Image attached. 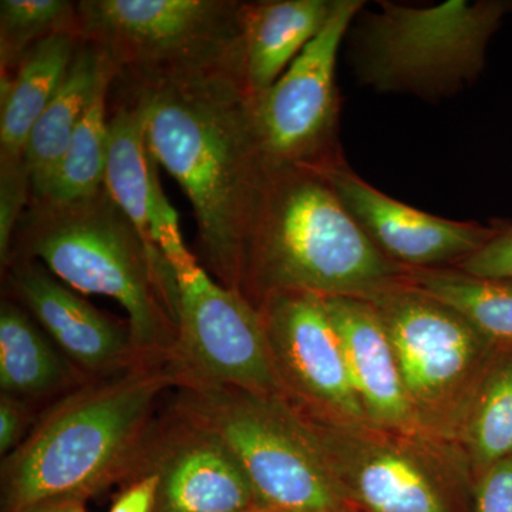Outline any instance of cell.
I'll list each match as a JSON object with an SVG mask.
<instances>
[{
  "instance_id": "6da1fadb",
  "label": "cell",
  "mask_w": 512,
  "mask_h": 512,
  "mask_svg": "<svg viewBox=\"0 0 512 512\" xmlns=\"http://www.w3.org/2000/svg\"><path fill=\"white\" fill-rule=\"evenodd\" d=\"M128 84L144 101L151 153L194 208L205 271L241 293L245 244L269 170L244 77Z\"/></svg>"
},
{
  "instance_id": "7a4b0ae2",
  "label": "cell",
  "mask_w": 512,
  "mask_h": 512,
  "mask_svg": "<svg viewBox=\"0 0 512 512\" xmlns=\"http://www.w3.org/2000/svg\"><path fill=\"white\" fill-rule=\"evenodd\" d=\"M178 384L173 366L140 365L59 397L3 458V511L55 498L84 501L114 481L133 480L157 406Z\"/></svg>"
},
{
  "instance_id": "3957f363",
  "label": "cell",
  "mask_w": 512,
  "mask_h": 512,
  "mask_svg": "<svg viewBox=\"0 0 512 512\" xmlns=\"http://www.w3.org/2000/svg\"><path fill=\"white\" fill-rule=\"evenodd\" d=\"M12 256L35 259L70 288L120 303L138 362L171 365L178 339L173 266L141 237L106 185L86 200L30 201Z\"/></svg>"
},
{
  "instance_id": "277c9868",
  "label": "cell",
  "mask_w": 512,
  "mask_h": 512,
  "mask_svg": "<svg viewBox=\"0 0 512 512\" xmlns=\"http://www.w3.org/2000/svg\"><path fill=\"white\" fill-rule=\"evenodd\" d=\"M407 272L370 241L320 171L269 164L242 259L241 293L252 305L279 292L367 298Z\"/></svg>"
},
{
  "instance_id": "5b68a950",
  "label": "cell",
  "mask_w": 512,
  "mask_h": 512,
  "mask_svg": "<svg viewBox=\"0 0 512 512\" xmlns=\"http://www.w3.org/2000/svg\"><path fill=\"white\" fill-rule=\"evenodd\" d=\"M289 406L353 510L473 512V471L456 441Z\"/></svg>"
},
{
  "instance_id": "8992f818",
  "label": "cell",
  "mask_w": 512,
  "mask_h": 512,
  "mask_svg": "<svg viewBox=\"0 0 512 512\" xmlns=\"http://www.w3.org/2000/svg\"><path fill=\"white\" fill-rule=\"evenodd\" d=\"M77 10L80 39L99 49L124 82L244 77L245 2L82 0Z\"/></svg>"
},
{
  "instance_id": "52a82bcc",
  "label": "cell",
  "mask_w": 512,
  "mask_h": 512,
  "mask_svg": "<svg viewBox=\"0 0 512 512\" xmlns=\"http://www.w3.org/2000/svg\"><path fill=\"white\" fill-rule=\"evenodd\" d=\"M238 458L259 505L281 512H353L318 448L284 397L184 382L170 404Z\"/></svg>"
},
{
  "instance_id": "ba28073f",
  "label": "cell",
  "mask_w": 512,
  "mask_h": 512,
  "mask_svg": "<svg viewBox=\"0 0 512 512\" xmlns=\"http://www.w3.org/2000/svg\"><path fill=\"white\" fill-rule=\"evenodd\" d=\"M365 299L392 340L420 429L458 443L478 387L503 346L406 279Z\"/></svg>"
},
{
  "instance_id": "9c48e42d",
  "label": "cell",
  "mask_w": 512,
  "mask_h": 512,
  "mask_svg": "<svg viewBox=\"0 0 512 512\" xmlns=\"http://www.w3.org/2000/svg\"><path fill=\"white\" fill-rule=\"evenodd\" d=\"M357 45L363 82L380 92H451L483 70L485 50L512 5L503 0H450L414 9L382 2Z\"/></svg>"
},
{
  "instance_id": "30bf717a",
  "label": "cell",
  "mask_w": 512,
  "mask_h": 512,
  "mask_svg": "<svg viewBox=\"0 0 512 512\" xmlns=\"http://www.w3.org/2000/svg\"><path fill=\"white\" fill-rule=\"evenodd\" d=\"M170 262L177 278V348L171 366L180 383L237 387L284 397L258 308L225 288L187 254Z\"/></svg>"
},
{
  "instance_id": "8fae6325",
  "label": "cell",
  "mask_w": 512,
  "mask_h": 512,
  "mask_svg": "<svg viewBox=\"0 0 512 512\" xmlns=\"http://www.w3.org/2000/svg\"><path fill=\"white\" fill-rule=\"evenodd\" d=\"M360 0H336L325 28L278 82L254 99V116L271 165L320 168L342 160L338 144L336 59Z\"/></svg>"
},
{
  "instance_id": "7c38bea8",
  "label": "cell",
  "mask_w": 512,
  "mask_h": 512,
  "mask_svg": "<svg viewBox=\"0 0 512 512\" xmlns=\"http://www.w3.org/2000/svg\"><path fill=\"white\" fill-rule=\"evenodd\" d=\"M256 308L285 400L330 419L366 421L325 296L272 293Z\"/></svg>"
},
{
  "instance_id": "4fadbf2b",
  "label": "cell",
  "mask_w": 512,
  "mask_h": 512,
  "mask_svg": "<svg viewBox=\"0 0 512 512\" xmlns=\"http://www.w3.org/2000/svg\"><path fill=\"white\" fill-rule=\"evenodd\" d=\"M158 476L154 512H249L262 508L238 458L207 427L168 407L138 467Z\"/></svg>"
},
{
  "instance_id": "5bb4252c",
  "label": "cell",
  "mask_w": 512,
  "mask_h": 512,
  "mask_svg": "<svg viewBox=\"0 0 512 512\" xmlns=\"http://www.w3.org/2000/svg\"><path fill=\"white\" fill-rule=\"evenodd\" d=\"M318 171L370 241L404 268L457 265L497 234L498 225L444 220L394 200L353 173L343 158Z\"/></svg>"
},
{
  "instance_id": "9a60e30c",
  "label": "cell",
  "mask_w": 512,
  "mask_h": 512,
  "mask_svg": "<svg viewBox=\"0 0 512 512\" xmlns=\"http://www.w3.org/2000/svg\"><path fill=\"white\" fill-rule=\"evenodd\" d=\"M8 284L56 348L87 380L140 366L130 328L83 301L35 259L12 256Z\"/></svg>"
},
{
  "instance_id": "2e32d148",
  "label": "cell",
  "mask_w": 512,
  "mask_h": 512,
  "mask_svg": "<svg viewBox=\"0 0 512 512\" xmlns=\"http://www.w3.org/2000/svg\"><path fill=\"white\" fill-rule=\"evenodd\" d=\"M109 110L104 185L121 211L136 225L148 245L165 258L188 254L181 237L178 215L158 178V163L147 143L146 107L136 87Z\"/></svg>"
},
{
  "instance_id": "e0dca14e",
  "label": "cell",
  "mask_w": 512,
  "mask_h": 512,
  "mask_svg": "<svg viewBox=\"0 0 512 512\" xmlns=\"http://www.w3.org/2000/svg\"><path fill=\"white\" fill-rule=\"evenodd\" d=\"M325 302L367 423L423 431L407 399L392 340L372 302L357 296H325Z\"/></svg>"
},
{
  "instance_id": "ac0fdd59",
  "label": "cell",
  "mask_w": 512,
  "mask_h": 512,
  "mask_svg": "<svg viewBox=\"0 0 512 512\" xmlns=\"http://www.w3.org/2000/svg\"><path fill=\"white\" fill-rule=\"evenodd\" d=\"M336 0L245 2L244 82L252 99L279 77L322 32Z\"/></svg>"
},
{
  "instance_id": "d6986e66",
  "label": "cell",
  "mask_w": 512,
  "mask_h": 512,
  "mask_svg": "<svg viewBox=\"0 0 512 512\" xmlns=\"http://www.w3.org/2000/svg\"><path fill=\"white\" fill-rule=\"evenodd\" d=\"M82 39L76 33L43 40L8 80H0V163L25 161L30 133L60 89Z\"/></svg>"
},
{
  "instance_id": "ffe728a7",
  "label": "cell",
  "mask_w": 512,
  "mask_h": 512,
  "mask_svg": "<svg viewBox=\"0 0 512 512\" xmlns=\"http://www.w3.org/2000/svg\"><path fill=\"white\" fill-rule=\"evenodd\" d=\"M89 382L56 348L29 312L12 301L0 306V389L20 400L67 394Z\"/></svg>"
},
{
  "instance_id": "44dd1931",
  "label": "cell",
  "mask_w": 512,
  "mask_h": 512,
  "mask_svg": "<svg viewBox=\"0 0 512 512\" xmlns=\"http://www.w3.org/2000/svg\"><path fill=\"white\" fill-rule=\"evenodd\" d=\"M104 63L106 56L82 40L66 79L33 127L25 151L32 183L30 200L42 197L52 180L97 92Z\"/></svg>"
},
{
  "instance_id": "7402d4cb",
  "label": "cell",
  "mask_w": 512,
  "mask_h": 512,
  "mask_svg": "<svg viewBox=\"0 0 512 512\" xmlns=\"http://www.w3.org/2000/svg\"><path fill=\"white\" fill-rule=\"evenodd\" d=\"M407 284L437 299L497 346H512V279L481 278L454 268L409 269Z\"/></svg>"
},
{
  "instance_id": "603a6c76",
  "label": "cell",
  "mask_w": 512,
  "mask_h": 512,
  "mask_svg": "<svg viewBox=\"0 0 512 512\" xmlns=\"http://www.w3.org/2000/svg\"><path fill=\"white\" fill-rule=\"evenodd\" d=\"M116 76V69L106 57L97 92L74 131L52 180L42 197L30 201L67 204L93 197L104 187L109 138V97Z\"/></svg>"
},
{
  "instance_id": "cb8c5ba5",
  "label": "cell",
  "mask_w": 512,
  "mask_h": 512,
  "mask_svg": "<svg viewBox=\"0 0 512 512\" xmlns=\"http://www.w3.org/2000/svg\"><path fill=\"white\" fill-rule=\"evenodd\" d=\"M458 444L474 480L512 458V346L498 350L468 410Z\"/></svg>"
},
{
  "instance_id": "d4e9b609",
  "label": "cell",
  "mask_w": 512,
  "mask_h": 512,
  "mask_svg": "<svg viewBox=\"0 0 512 512\" xmlns=\"http://www.w3.org/2000/svg\"><path fill=\"white\" fill-rule=\"evenodd\" d=\"M60 33L79 35L77 2L2 0L0 2V80H8L33 47Z\"/></svg>"
},
{
  "instance_id": "484cf974",
  "label": "cell",
  "mask_w": 512,
  "mask_h": 512,
  "mask_svg": "<svg viewBox=\"0 0 512 512\" xmlns=\"http://www.w3.org/2000/svg\"><path fill=\"white\" fill-rule=\"evenodd\" d=\"M32 198V183L26 161L0 163V261L9 264L13 235Z\"/></svg>"
},
{
  "instance_id": "4316f807",
  "label": "cell",
  "mask_w": 512,
  "mask_h": 512,
  "mask_svg": "<svg viewBox=\"0 0 512 512\" xmlns=\"http://www.w3.org/2000/svg\"><path fill=\"white\" fill-rule=\"evenodd\" d=\"M454 268L481 278L512 279V225H498L497 234L487 244Z\"/></svg>"
},
{
  "instance_id": "83f0119b",
  "label": "cell",
  "mask_w": 512,
  "mask_h": 512,
  "mask_svg": "<svg viewBox=\"0 0 512 512\" xmlns=\"http://www.w3.org/2000/svg\"><path fill=\"white\" fill-rule=\"evenodd\" d=\"M473 512H512V458L474 480Z\"/></svg>"
},
{
  "instance_id": "f1b7e54d",
  "label": "cell",
  "mask_w": 512,
  "mask_h": 512,
  "mask_svg": "<svg viewBox=\"0 0 512 512\" xmlns=\"http://www.w3.org/2000/svg\"><path fill=\"white\" fill-rule=\"evenodd\" d=\"M29 403L18 397L0 396V454L9 456L29 434ZM30 430V429H29Z\"/></svg>"
},
{
  "instance_id": "f546056e",
  "label": "cell",
  "mask_w": 512,
  "mask_h": 512,
  "mask_svg": "<svg viewBox=\"0 0 512 512\" xmlns=\"http://www.w3.org/2000/svg\"><path fill=\"white\" fill-rule=\"evenodd\" d=\"M158 476L144 471L131 480L126 490L111 505L110 512H154L157 504Z\"/></svg>"
},
{
  "instance_id": "4dcf8cb0",
  "label": "cell",
  "mask_w": 512,
  "mask_h": 512,
  "mask_svg": "<svg viewBox=\"0 0 512 512\" xmlns=\"http://www.w3.org/2000/svg\"><path fill=\"white\" fill-rule=\"evenodd\" d=\"M79 503H82V500L55 498V500L40 501V503L29 505L18 512H73L74 507Z\"/></svg>"
},
{
  "instance_id": "1f68e13d",
  "label": "cell",
  "mask_w": 512,
  "mask_h": 512,
  "mask_svg": "<svg viewBox=\"0 0 512 512\" xmlns=\"http://www.w3.org/2000/svg\"><path fill=\"white\" fill-rule=\"evenodd\" d=\"M73 512H87L86 507H84L83 501L82 503H79L76 505V507H74Z\"/></svg>"
},
{
  "instance_id": "d6a6232c",
  "label": "cell",
  "mask_w": 512,
  "mask_h": 512,
  "mask_svg": "<svg viewBox=\"0 0 512 512\" xmlns=\"http://www.w3.org/2000/svg\"><path fill=\"white\" fill-rule=\"evenodd\" d=\"M249 512H281V511L268 510V508H258V510H252Z\"/></svg>"
},
{
  "instance_id": "836d02e7",
  "label": "cell",
  "mask_w": 512,
  "mask_h": 512,
  "mask_svg": "<svg viewBox=\"0 0 512 512\" xmlns=\"http://www.w3.org/2000/svg\"><path fill=\"white\" fill-rule=\"evenodd\" d=\"M353 512H362V511H356V510H355V511H353Z\"/></svg>"
}]
</instances>
